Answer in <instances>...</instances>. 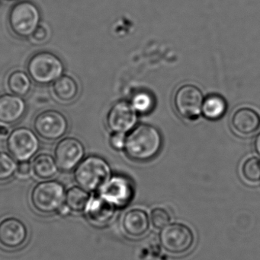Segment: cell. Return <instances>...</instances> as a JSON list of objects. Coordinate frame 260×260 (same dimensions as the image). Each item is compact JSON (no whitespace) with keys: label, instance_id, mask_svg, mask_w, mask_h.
<instances>
[{"label":"cell","instance_id":"obj_24","mask_svg":"<svg viewBox=\"0 0 260 260\" xmlns=\"http://www.w3.org/2000/svg\"><path fill=\"white\" fill-rule=\"evenodd\" d=\"M241 174L245 181L249 183L260 182V159L252 157L247 159L241 167Z\"/></svg>","mask_w":260,"mask_h":260},{"label":"cell","instance_id":"obj_25","mask_svg":"<svg viewBox=\"0 0 260 260\" xmlns=\"http://www.w3.org/2000/svg\"><path fill=\"white\" fill-rule=\"evenodd\" d=\"M17 163L10 154L0 151V183L11 180L16 173Z\"/></svg>","mask_w":260,"mask_h":260},{"label":"cell","instance_id":"obj_12","mask_svg":"<svg viewBox=\"0 0 260 260\" xmlns=\"http://www.w3.org/2000/svg\"><path fill=\"white\" fill-rule=\"evenodd\" d=\"M137 122V113L126 101L116 102L107 114V126L112 133L126 134L134 129Z\"/></svg>","mask_w":260,"mask_h":260},{"label":"cell","instance_id":"obj_10","mask_svg":"<svg viewBox=\"0 0 260 260\" xmlns=\"http://www.w3.org/2000/svg\"><path fill=\"white\" fill-rule=\"evenodd\" d=\"M85 146L76 138H64L55 147L54 159L58 168L63 172L74 171L85 158Z\"/></svg>","mask_w":260,"mask_h":260},{"label":"cell","instance_id":"obj_16","mask_svg":"<svg viewBox=\"0 0 260 260\" xmlns=\"http://www.w3.org/2000/svg\"><path fill=\"white\" fill-rule=\"evenodd\" d=\"M26 111V104L22 97L13 94L0 96V123L12 125L19 121Z\"/></svg>","mask_w":260,"mask_h":260},{"label":"cell","instance_id":"obj_23","mask_svg":"<svg viewBox=\"0 0 260 260\" xmlns=\"http://www.w3.org/2000/svg\"><path fill=\"white\" fill-rule=\"evenodd\" d=\"M131 105L136 112L141 114H149L155 107V99L148 91H138L133 95Z\"/></svg>","mask_w":260,"mask_h":260},{"label":"cell","instance_id":"obj_4","mask_svg":"<svg viewBox=\"0 0 260 260\" xmlns=\"http://www.w3.org/2000/svg\"><path fill=\"white\" fill-rule=\"evenodd\" d=\"M27 70L32 80L39 85H47L64 75V65L61 58L54 53L42 51L30 58Z\"/></svg>","mask_w":260,"mask_h":260},{"label":"cell","instance_id":"obj_20","mask_svg":"<svg viewBox=\"0 0 260 260\" xmlns=\"http://www.w3.org/2000/svg\"><path fill=\"white\" fill-rule=\"evenodd\" d=\"M227 102L219 94H212L204 99L201 114L209 120H218L222 118L227 112Z\"/></svg>","mask_w":260,"mask_h":260},{"label":"cell","instance_id":"obj_28","mask_svg":"<svg viewBox=\"0 0 260 260\" xmlns=\"http://www.w3.org/2000/svg\"><path fill=\"white\" fill-rule=\"evenodd\" d=\"M126 136L123 133H113L109 138L110 146L116 151L125 149Z\"/></svg>","mask_w":260,"mask_h":260},{"label":"cell","instance_id":"obj_5","mask_svg":"<svg viewBox=\"0 0 260 260\" xmlns=\"http://www.w3.org/2000/svg\"><path fill=\"white\" fill-rule=\"evenodd\" d=\"M195 235L192 229L183 223H169L161 229L160 241L167 253L182 255L189 252L195 244Z\"/></svg>","mask_w":260,"mask_h":260},{"label":"cell","instance_id":"obj_31","mask_svg":"<svg viewBox=\"0 0 260 260\" xmlns=\"http://www.w3.org/2000/svg\"><path fill=\"white\" fill-rule=\"evenodd\" d=\"M254 149L260 157V133L257 135L254 141Z\"/></svg>","mask_w":260,"mask_h":260},{"label":"cell","instance_id":"obj_22","mask_svg":"<svg viewBox=\"0 0 260 260\" xmlns=\"http://www.w3.org/2000/svg\"><path fill=\"white\" fill-rule=\"evenodd\" d=\"M90 192L82 188L73 186L66 192L65 205L69 210L76 213L83 212L90 200Z\"/></svg>","mask_w":260,"mask_h":260},{"label":"cell","instance_id":"obj_19","mask_svg":"<svg viewBox=\"0 0 260 260\" xmlns=\"http://www.w3.org/2000/svg\"><path fill=\"white\" fill-rule=\"evenodd\" d=\"M32 174L41 180L52 178L59 170L54 157L47 153H41L35 156L32 162Z\"/></svg>","mask_w":260,"mask_h":260},{"label":"cell","instance_id":"obj_11","mask_svg":"<svg viewBox=\"0 0 260 260\" xmlns=\"http://www.w3.org/2000/svg\"><path fill=\"white\" fill-rule=\"evenodd\" d=\"M99 191V195L111 202L116 207H125L134 198V186L128 177L114 175L111 176Z\"/></svg>","mask_w":260,"mask_h":260},{"label":"cell","instance_id":"obj_7","mask_svg":"<svg viewBox=\"0 0 260 260\" xmlns=\"http://www.w3.org/2000/svg\"><path fill=\"white\" fill-rule=\"evenodd\" d=\"M6 148L9 154L18 161L30 160L40 148L38 135L26 127L17 128L11 131L6 139Z\"/></svg>","mask_w":260,"mask_h":260},{"label":"cell","instance_id":"obj_1","mask_svg":"<svg viewBox=\"0 0 260 260\" xmlns=\"http://www.w3.org/2000/svg\"><path fill=\"white\" fill-rule=\"evenodd\" d=\"M163 142V136L157 127L150 124H140L126 136L124 150L131 160L149 161L158 155Z\"/></svg>","mask_w":260,"mask_h":260},{"label":"cell","instance_id":"obj_2","mask_svg":"<svg viewBox=\"0 0 260 260\" xmlns=\"http://www.w3.org/2000/svg\"><path fill=\"white\" fill-rule=\"evenodd\" d=\"M109 164L103 157L90 155L75 168L73 177L79 187L89 192L100 190L111 177Z\"/></svg>","mask_w":260,"mask_h":260},{"label":"cell","instance_id":"obj_30","mask_svg":"<svg viewBox=\"0 0 260 260\" xmlns=\"http://www.w3.org/2000/svg\"><path fill=\"white\" fill-rule=\"evenodd\" d=\"M10 133L11 131L8 127V125L0 123V138H7Z\"/></svg>","mask_w":260,"mask_h":260},{"label":"cell","instance_id":"obj_18","mask_svg":"<svg viewBox=\"0 0 260 260\" xmlns=\"http://www.w3.org/2000/svg\"><path fill=\"white\" fill-rule=\"evenodd\" d=\"M52 94L60 103L69 104L76 100L79 95L77 82L71 76L63 75L52 83Z\"/></svg>","mask_w":260,"mask_h":260},{"label":"cell","instance_id":"obj_26","mask_svg":"<svg viewBox=\"0 0 260 260\" xmlns=\"http://www.w3.org/2000/svg\"><path fill=\"white\" fill-rule=\"evenodd\" d=\"M51 35L52 30L50 26L47 23L41 21L33 33L29 36L28 39L35 45H43L50 41Z\"/></svg>","mask_w":260,"mask_h":260},{"label":"cell","instance_id":"obj_15","mask_svg":"<svg viewBox=\"0 0 260 260\" xmlns=\"http://www.w3.org/2000/svg\"><path fill=\"white\" fill-rule=\"evenodd\" d=\"M230 124L239 136H252L260 129V114L253 108H239L232 116Z\"/></svg>","mask_w":260,"mask_h":260},{"label":"cell","instance_id":"obj_9","mask_svg":"<svg viewBox=\"0 0 260 260\" xmlns=\"http://www.w3.org/2000/svg\"><path fill=\"white\" fill-rule=\"evenodd\" d=\"M67 117L56 110H47L36 116L34 129L39 137L47 142L59 140L68 130Z\"/></svg>","mask_w":260,"mask_h":260},{"label":"cell","instance_id":"obj_6","mask_svg":"<svg viewBox=\"0 0 260 260\" xmlns=\"http://www.w3.org/2000/svg\"><path fill=\"white\" fill-rule=\"evenodd\" d=\"M41 23L39 9L30 2H20L11 9L9 24L11 30L20 38H29Z\"/></svg>","mask_w":260,"mask_h":260},{"label":"cell","instance_id":"obj_3","mask_svg":"<svg viewBox=\"0 0 260 260\" xmlns=\"http://www.w3.org/2000/svg\"><path fill=\"white\" fill-rule=\"evenodd\" d=\"M64 185L55 180H45L35 185L31 192V204L42 215H50L60 211L65 203Z\"/></svg>","mask_w":260,"mask_h":260},{"label":"cell","instance_id":"obj_14","mask_svg":"<svg viewBox=\"0 0 260 260\" xmlns=\"http://www.w3.org/2000/svg\"><path fill=\"white\" fill-rule=\"evenodd\" d=\"M116 206L101 195L90 197L85 208L86 218L90 223L96 226H103L112 219Z\"/></svg>","mask_w":260,"mask_h":260},{"label":"cell","instance_id":"obj_13","mask_svg":"<svg viewBox=\"0 0 260 260\" xmlns=\"http://www.w3.org/2000/svg\"><path fill=\"white\" fill-rule=\"evenodd\" d=\"M27 239V228L18 218H6L0 221V247L15 250L24 246Z\"/></svg>","mask_w":260,"mask_h":260},{"label":"cell","instance_id":"obj_29","mask_svg":"<svg viewBox=\"0 0 260 260\" xmlns=\"http://www.w3.org/2000/svg\"><path fill=\"white\" fill-rule=\"evenodd\" d=\"M32 173V163L29 160L18 161L15 174L21 178H27Z\"/></svg>","mask_w":260,"mask_h":260},{"label":"cell","instance_id":"obj_27","mask_svg":"<svg viewBox=\"0 0 260 260\" xmlns=\"http://www.w3.org/2000/svg\"><path fill=\"white\" fill-rule=\"evenodd\" d=\"M171 216L167 210L157 207L153 209L151 213V222L157 230H161L170 223Z\"/></svg>","mask_w":260,"mask_h":260},{"label":"cell","instance_id":"obj_17","mask_svg":"<svg viewBox=\"0 0 260 260\" xmlns=\"http://www.w3.org/2000/svg\"><path fill=\"white\" fill-rule=\"evenodd\" d=\"M122 226L124 232L128 236L134 238H140L149 231V215L143 209H131L124 215Z\"/></svg>","mask_w":260,"mask_h":260},{"label":"cell","instance_id":"obj_8","mask_svg":"<svg viewBox=\"0 0 260 260\" xmlns=\"http://www.w3.org/2000/svg\"><path fill=\"white\" fill-rule=\"evenodd\" d=\"M204 96L199 88L186 84L175 92L174 105L177 114L187 120H195L201 114Z\"/></svg>","mask_w":260,"mask_h":260},{"label":"cell","instance_id":"obj_21","mask_svg":"<svg viewBox=\"0 0 260 260\" xmlns=\"http://www.w3.org/2000/svg\"><path fill=\"white\" fill-rule=\"evenodd\" d=\"M7 87L12 94L23 98L30 92L32 79L28 73L21 70H15L8 76Z\"/></svg>","mask_w":260,"mask_h":260}]
</instances>
